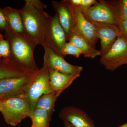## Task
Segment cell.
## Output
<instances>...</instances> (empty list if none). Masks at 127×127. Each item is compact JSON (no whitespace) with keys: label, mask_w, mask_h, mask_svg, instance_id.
<instances>
[{"label":"cell","mask_w":127,"mask_h":127,"mask_svg":"<svg viewBox=\"0 0 127 127\" xmlns=\"http://www.w3.org/2000/svg\"><path fill=\"white\" fill-rule=\"evenodd\" d=\"M25 2L20 10L25 35L36 46L47 47L52 16L34 6L29 0Z\"/></svg>","instance_id":"obj_1"},{"label":"cell","mask_w":127,"mask_h":127,"mask_svg":"<svg viewBox=\"0 0 127 127\" xmlns=\"http://www.w3.org/2000/svg\"><path fill=\"white\" fill-rule=\"evenodd\" d=\"M4 37L10 47V59L34 72L39 69L34 57L36 46L26 36L16 34L9 29L5 31Z\"/></svg>","instance_id":"obj_2"},{"label":"cell","mask_w":127,"mask_h":127,"mask_svg":"<svg viewBox=\"0 0 127 127\" xmlns=\"http://www.w3.org/2000/svg\"><path fill=\"white\" fill-rule=\"evenodd\" d=\"M0 112L7 124L15 127L22 120L30 117V103L25 97L10 98L1 101Z\"/></svg>","instance_id":"obj_3"},{"label":"cell","mask_w":127,"mask_h":127,"mask_svg":"<svg viewBox=\"0 0 127 127\" xmlns=\"http://www.w3.org/2000/svg\"><path fill=\"white\" fill-rule=\"evenodd\" d=\"M118 1L101 0L83 13L92 23L117 25L119 19L118 13Z\"/></svg>","instance_id":"obj_4"},{"label":"cell","mask_w":127,"mask_h":127,"mask_svg":"<svg viewBox=\"0 0 127 127\" xmlns=\"http://www.w3.org/2000/svg\"><path fill=\"white\" fill-rule=\"evenodd\" d=\"M36 72L21 77L0 80V101L12 98L25 97Z\"/></svg>","instance_id":"obj_5"},{"label":"cell","mask_w":127,"mask_h":127,"mask_svg":"<svg viewBox=\"0 0 127 127\" xmlns=\"http://www.w3.org/2000/svg\"><path fill=\"white\" fill-rule=\"evenodd\" d=\"M101 64L107 70L113 71L127 64V39L121 34L109 51L100 59Z\"/></svg>","instance_id":"obj_6"},{"label":"cell","mask_w":127,"mask_h":127,"mask_svg":"<svg viewBox=\"0 0 127 127\" xmlns=\"http://www.w3.org/2000/svg\"><path fill=\"white\" fill-rule=\"evenodd\" d=\"M52 92L49 82V68L47 65L43 64L42 67L37 71L25 96L30 103L31 113L41 96Z\"/></svg>","instance_id":"obj_7"},{"label":"cell","mask_w":127,"mask_h":127,"mask_svg":"<svg viewBox=\"0 0 127 127\" xmlns=\"http://www.w3.org/2000/svg\"><path fill=\"white\" fill-rule=\"evenodd\" d=\"M43 48V64L47 65L48 68L64 74L80 75L83 69L82 67L68 63L64 58L58 55L49 48L45 47Z\"/></svg>","instance_id":"obj_8"},{"label":"cell","mask_w":127,"mask_h":127,"mask_svg":"<svg viewBox=\"0 0 127 127\" xmlns=\"http://www.w3.org/2000/svg\"><path fill=\"white\" fill-rule=\"evenodd\" d=\"M52 5L58 16L59 22L68 40L75 28L72 5L69 0H63L59 2L53 1L52 2Z\"/></svg>","instance_id":"obj_9"},{"label":"cell","mask_w":127,"mask_h":127,"mask_svg":"<svg viewBox=\"0 0 127 127\" xmlns=\"http://www.w3.org/2000/svg\"><path fill=\"white\" fill-rule=\"evenodd\" d=\"M67 40L65 33L59 22L56 14L52 16L47 46L63 57L62 50Z\"/></svg>","instance_id":"obj_10"},{"label":"cell","mask_w":127,"mask_h":127,"mask_svg":"<svg viewBox=\"0 0 127 127\" xmlns=\"http://www.w3.org/2000/svg\"><path fill=\"white\" fill-rule=\"evenodd\" d=\"M92 24L95 27L97 37L100 40L102 56L109 51L117 37L121 35V32L117 25Z\"/></svg>","instance_id":"obj_11"},{"label":"cell","mask_w":127,"mask_h":127,"mask_svg":"<svg viewBox=\"0 0 127 127\" xmlns=\"http://www.w3.org/2000/svg\"><path fill=\"white\" fill-rule=\"evenodd\" d=\"M59 118L68 122L74 127H95L93 120L83 110L72 106L64 108L59 114Z\"/></svg>","instance_id":"obj_12"},{"label":"cell","mask_w":127,"mask_h":127,"mask_svg":"<svg viewBox=\"0 0 127 127\" xmlns=\"http://www.w3.org/2000/svg\"><path fill=\"white\" fill-rule=\"evenodd\" d=\"M72 9L75 29L93 47L95 48L98 39L96 35L94 25L87 20L82 12L79 9L73 6Z\"/></svg>","instance_id":"obj_13"},{"label":"cell","mask_w":127,"mask_h":127,"mask_svg":"<svg viewBox=\"0 0 127 127\" xmlns=\"http://www.w3.org/2000/svg\"><path fill=\"white\" fill-rule=\"evenodd\" d=\"M49 68V82L53 92L59 96L80 75L64 74Z\"/></svg>","instance_id":"obj_14"},{"label":"cell","mask_w":127,"mask_h":127,"mask_svg":"<svg viewBox=\"0 0 127 127\" xmlns=\"http://www.w3.org/2000/svg\"><path fill=\"white\" fill-rule=\"evenodd\" d=\"M34 72L10 58L0 59V80L21 77Z\"/></svg>","instance_id":"obj_15"},{"label":"cell","mask_w":127,"mask_h":127,"mask_svg":"<svg viewBox=\"0 0 127 127\" xmlns=\"http://www.w3.org/2000/svg\"><path fill=\"white\" fill-rule=\"evenodd\" d=\"M68 40L79 48L85 57L93 59L95 57L101 56L100 51L93 47L75 28Z\"/></svg>","instance_id":"obj_16"},{"label":"cell","mask_w":127,"mask_h":127,"mask_svg":"<svg viewBox=\"0 0 127 127\" xmlns=\"http://www.w3.org/2000/svg\"><path fill=\"white\" fill-rule=\"evenodd\" d=\"M9 29L16 34L26 36L20 10L8 6L4 8Z\"/></svg>","instance_id":"obj_17"},{"label":"cell","mask_w":127,"mask_h":127,"mask_svg":"<svg viewBox=\"0 0 127 127\" xmlns=\"http://www.w3.org/2000/svg\"><path fill=\"white\" fill-rule=\"evenodd\" d=\"M52 116L45 109L35 108L31 113L29 117L34 127H50L49 124Z\"/></svg>","instance_id":"obj_18"},{"label":"cell","mask_w":127,"mask_h":127,"mask_svg":"<svg viewBox=\"0 0 127 127\" xmlns=\"http://www.w3.org/2000/svg\"><path fill=\"white\" fill-rule=\"evenodd\" d=\"M58 97L57 94L53 92L43 94L37 101L34 109L43 108L47 111L52 116Z\"/></svg>","instance_id":"obj_19"},{"label":"cell","mask_w":127,"mask_h":127,"mask_svg":"<svg viewBox=\"0 0 127 127\" xmlns=\"http://www.w3.org/2000/svg\"><path fill=\"white\" fill-rule=\"evenodd\" d=\"M73 6L79 9L83 13L98 2L96 0H69Z\"/></svg>","instance_id":"obj_20"},{"label":"cell","mask_w":127,"mask_h":127,"mask_svg":"<svg viewBox=\"0 0 127 127\" xmlns=\"http://www.w3.org/2000/svg\"><path fill=\"white\" fill-rule=\"evenodd\" d=\"M62 54L64 58L67 55H72L75 58H78L83 53L77 47L68 42L65 43L63 48Z\"/></svg>","instance_id":"obj_21"},{"label":"cell","mask_w":127,"mask_h":127,"mask_svg":"<svg viewBox=\"0 0 127 127\" xmlns=\"http://www.w3.org/2000/svg\"><path fill=\"white\" fill-rule=\"evenodd\" d=\"M10 47L9 42L5 39L2 34H0V59L10 58Z\"/></svg>","instance_id":"obj_22"},{"label":"cell","mask_w":127,"mask_h":127,"mask_svg":"<svg viewBox=\"0 0 127 127\" xmlns=\"http://www.w3.org/2000/svg\"><path fill=\"white\" fill-rule=\"evenodd\" d=\"M117 9L119 19L127 20V0H119Z\"/></svg>","instance_id":"obj_23"},{"label":"cell","mask_w":127,"mask_h":127,"mask_svg":"<svg viewBox=\"0 0 127 127\" xmlns=\"http://www.w3.org/2000/svg\"><path fill=\"white\" fill-rule=\"evenodd\" d=\"M9 27L6 20L4 8L0 7V31H5L9 30Z\"/></svg>","instance_id":"obj_24"},{"label":"cell","mask_w":127,"mask_h":127,"mask_svg":"<svg viewBox=\"0 0 127 127\" xmlns=\"http://www.w3.org/2000/svg\"><path fill=\"white\" fill-rule=\"evenodd\" d=\"M117 26L119 28L122 35L127 39V20L119 19Z\"/></svg>","instance_id":"obj_25"},{"label":"cell","mask_w":127,"mask_h":127,"mask_svg":"<svg viewBox=\"0 0 127 127\" xmlns=\"http://www.w3.org/2000/svg\"><path fill=\"white\" fill-rule=\"evenodd\" d=\"M30 2L34 6L39 8V9H43L46 7V5L43 4L40 0H29Z\"/></svg>","instance_id":"obj_26"},{"label":"cell","mask_w":127,"mask_h":127,"mask_svg":"<svg viewBox=\"0 0 127 127\" xmlns=\"http://www.w3.org/2000/svg\"><path fill=\"white\" fill-rule=\"evenodd\" d=\"M63 122L64 123V127H74L70 123L67 121H63Z\"/></svg>","instance_id":"obj_27"},{"label":"cell","mask_w":127,"mask_h":127,"mask_svg":"<svg viewBox=\"0 0 127 127\" xmlns=\"http://www.w3.org/2000/svg\"><path fill=\"white\" fill-rule=\"evenodd\" d=\"M118 127H127V122Z\"/></svg>","instance_id":"obj_28"},{"label":"cell","mask_w":127,"mask_h":127,"mask_svg":"<svg viewBox=\"0 0 127 127\" xmlns=\"http://www.w3.org/2000/svg\"><path fill=\"white\" fill-rule=\"evenodd\" d=\"M1 101H0V108H1Z\"/></svg>","instance_id":"obj_29"},{"label":"cell","mask_w":127,"mask_h":127,"mask_svg":"<svg viewBox=\"0 0 127 127\" xmlns=\"http://www.w3.org/2000/svg\"><path fill=\"white\" fill-rule=\"evenodd\" d=\"M31 127H32V126H31Z\"/></svg>","instance_id":"obj_30"}]
</instances>
